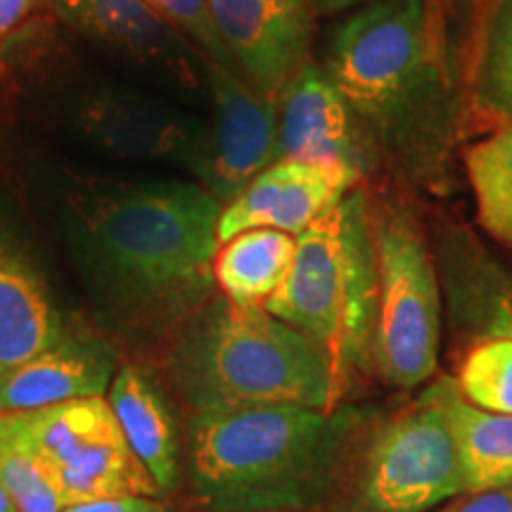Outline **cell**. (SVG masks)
Listing matches in <instances>:
<instances>
[{
	"label": "cell",
	"mask_w": 512,
	"mask_h": 512,
	"mask_svg": "<svg viewBox=\"0 0 512 512\" xmlns=\"http://www.w3.org/2000/svg\"><path fill=\"white\" fill-rule=\"evenodd\" d=\"M439 512H512V486L465 494L446 503Z\"/></svg>",
	"instance_id": "cell-26"
},
{
	"label": "cell",
	"mask_w": 512,
	"mask_h": 512,
	"mask_svg": "<svg viewBox=\"0 0 512 512\" xmlns=\"http://www.w3.org/2000/svg\"><path fill=\"white\" fill-rule=\"evenodd\" d=\"M121 432L159 491L178 479V434L174 418L155 382L136 366H121L107 392Z\"/></svg>",
	"instance_id": "cell-18"
},
{
	"label": "cell",
	"mask_w": 512,
	"mask_h": 512,
	"mask_svg": "<svg viewBox=\"0 0 512 512\" xmlns=\"http://www.w3.org/2000/svg\"><path fill=\"white\" fill-rule=\"evenodd\" d=\"M117 354L105 339L64 335L0 384V415L36 413L76 399L107 396Z\"/></svg>",
	"instance_id": "cell-17"
},
{
	"label": "cell",
	"mask_w": 512,
	"mask_h": 512,
	"mask_svg": "<svg viewBox=\"0 0 512 512\" xmlns=\"http://www.w3.org/2000/svg\"><path fill=\"white\" fill-rule=\"evenodd\" d=\"M460 451L427 384L420 399L377 425L356 475L358 512H432L465 496Z\"/></svg>",
	"instance_id": "cell-7"
},
{
	"label": "cell",
	"mask_w": 512,
	"mask_h": 512,
	"mask_svg": "<svg viewBox=\"0 0 512 512\" xmlns=\"http://www.w3.org/2000/svg\"><path fill=\"white\" fill-rule=\"evenodd\" d=\"M159 17L174 27L178 34L188 38L209 62L235 72L226 46L221 43L219 31L214 27L207 0H145Z\"/></svg>",
	"instance_id": "cell-25"
},
{
	"label": "cell",
	"mask_w": 512,
	"mask_h": 512,
	"mask_svg": "<svg viewBox=\"0 0 512 512\" xmlns=\"http://www.w3.org/2000/svg\"><path fill=\"white\" fill-rule=\"evenodd\" d=\"M62 512H166V505L155 498L143 496H121V498H102V501L67 505Z\"/></svg>",
	"instance_id": "cell-27"
},
{
	"label": "cell",
	"mask_w": 512,
	"mask_h": 512,
	"mask_svg": "<svg viewBox=\"0 0 512 512\" xmlns=\"http://www.w3.org/2000/svg\"><path fill=\"white\" fill-rule=\"evenodd\" d=\"M223 204L195 181L83 178L64 228L91 290L140 320L188 318L214 290Z\"/></svg>",
	"instance_id": "cell-1"
},
{
	"label": "cell",
	"mask_w": 512,
	"mask_h": 512,
	"mask_svg": "<svg viewBox=\"0 0 512 512\" xmlns=\"http://www.w3.org/2000/svg\"><path fill=\"white\" fill-rule=\"evenodd\" d=\"M214 27L235 74L254 91L278 100L311 62L316 15L304 0H207Z\"/></svg>",
	"instance_id": "cell-11"
},
{
	"label": "cell",
	"mask_w": 512,
	"mask_h": 512,
	"mask_svg": "<svg viewBox=\"0 0 512 512\" xmlns=\"http://www.w3.org/2000/svg\"><path fill=\"white\" fill-rule=\"evenodd\" d=\"M323 72L375 159L437 190L456 143V93L427 0H373L332 31Z\"/></svg>",
	"instance_id": "cell-2"
},
{
	"label": "cell",
	"mask_w": 512,
	"mask_h": 512,
	"mask_svg": "<svg viewBox=\"0 0 512 512\" xmlns=\"http://www.w3.org/2000/svg\"><path fill=\"white\" fill-rule=\"evenodd\" d=\"M313 15H337V12H354L373 0H304Z\"/></svg>",
	"instance_id": "cell-29"
},
{
	"label": "cell",
	"mask_w": 512,
	"mask_h": 512,
	"mask_svg": "<svg viewBox=\"0 0 512 512\" xmlns=\"http://www.w3.org/2000/svg\"><path fill=\"white\" fill-rule=\"evenodd\" d=\"M64 335L46 273L17 230L0 221V384Z\"/></svg>",
	"instance_id": "cell-16"
},
{
	"label": "cell",
	"mask_w": 512,
	"mask_h": 512,
	"mask_svg": "<svg viewBox=\"0 0 512 512\" xmlns=\"http://www.w3.org/2000/svg\"><path fill=\"white\" fill-rule=\"evenodd\" d=\"M261 512H285V510H261Z\"/></svg>",
	"instance_id": "cell-31"
},
{
	"label": "cell",
	"mask_w": 512,
	"mask_h": 512,
	"mask_svg": "<svg viewBox=\"0 0 512 512\" xmlns=\"http://www.w3.org/2000/svg\"><path fill=\"white\" fill-rule=\"evenodd\" d=\"M444 309L458 335L512 339V271L467 228L441 230L432 245Z\"/></svg>",
	"instance_id": "cell-15"
},
{
	"label": "cell",
	"mask_w": 512,
	"mask_h": 512,
	"mask_svg": "<svg viewBox=\"0 0 512 512\" xmlns=\"http://www.w3.org/2000/svg\"><path fill=\"white\" fill-rule=\"evenodd\" d=\"M264 309L328 351L344 392L373 370L377 259L373 202L361 185L297 235L290 273Z\"/></svg>",
	"instance_id": "cell-5"
},
{
	"label": "cell",
	"mask_w": 512,
	"mask_h": 512,
	"mask_svg": "<svg viewBox=\"0 0 512 512\" xmlns=\"http://www.w3.org/2000/svg\"><path fill=\"white\" fill-rule=\"evenodd\" d=\"M358 185L361 178L347 169L275 162L223 204L219 245L252 228H275L297 238Z\"/></svg>",
	"instance_id": "cell-13"
},
{
	"label": "cell",
	"mask_w": 512,
	"mask_h": 512,
	"mask_svg": "<svg viewBox=\"0 0 512 512\" xmlns=\"http://www.w3.org/2000/svg\"><path fill=\"white\" fill-rule=\"evenodd\" d=\"M430 384L456 437L467 494L512 486V415L479 411L460 396L453 377Z\"/></svg>",
	"instance_id": "cell-19"
},
{
	"label": "cell",
	"mask_w": 512,
	"mask_h": 512,
	"mask_svg": "<svg viewBox=\"0 0 512 512\" xmlns=\"http://www.w3.org/2000/svg\"><path fill=\"white\" fill-rule=\"evenodd\" d=\"M465 174L475 195L477 223L512 249V121L467 147Z\"/></svg>",
	"instance_id": "cell-21"
},
{
	"label": "cell",
	"mask_w": 512,
	"mask_h": 512,
	"mask_svg": "<svg viewBox=\"0 0 512 512\" xmlns=\"http://www.w3.org/2000/svg\"><path fill=\"white\" fill-rule=\"evenodd\" d=\"M297 238L275 228H252L219 245L214 283L242 306H264L290 273Z\"/></svg>",
	"instance_id": "cell-20"
},
{
	"label": "cell",
	"mask_w": 512,
	"mask_h": 512,
	"mask_svg": "<svg viewBox=\"0 0 512 512\" xmlns=\"http://www.w3.org/2000/svg\"><path fill=\"white\" fill-rule=\"evenodd\" d=\"M358 415L290 406L202 413L192 420L190 475L219 512H302L342 482Z\"/></svg>",
	"instance_id": "cell-3"
},
{
	"label": "cell",
	"mask_w": 512,
	"mask_h": 512,
	"mask_svg": "<svg viewBox=\"0 0 512 512\" xmlns=\"http://www.w3.org/2000/svg\"><path fill=\"white\" fill-rule=\"evenodd\" d=\"M0 484L17 512H62L22 415H0Z\"/></svg>",
	"instance_id": "cell-22"
},
{
	"label": "cell",
	"mask_w": 512,
	"mask_h": 512,
	"mask_svg": "<svg viewBox=\"0 0 512 512\" xmlns=\"http://www.w3.org/2000/svg\"><path fill=\"white\" fill-rule=\"evenodd\" d=\"M278 145L275 162H302L347 169L358 178L375 166L347 102L316 62L304 64L287 81L278 100Z\"/></svg>",
	"instance_id": "cell-12"
},
{
	"label": "cell",
	"mask_w": 512,
	"mask_h": 512,
	"mask_svg": "<svg viewBox=\"0 0 512 512\" xmlns=\"http://www.w3.org/2000/svg\"><path fill=\"white\" fill-rule=\"evenodd\" d=\"M204 86L211 98V121L192 181L228 204L254 176L275 164L278 105L240 74L209 60Z\"/></svg>",
	"instance_id": "cell-10"
},
{
	"label": "cell",
	"mask_w": 512,
	"mask_h": 512,
	"mask_svg": "<svg viewBox=\"0 0 512 512\" xmlns=\"http://www.w3.org/2000/svg\"><path fill=\"white\" fill-rule=\"evenodd\" d=\"M31 5L34 0H0V36H8L29 15Z\"/></svg>",
	"instance_id": "cell-28"
},
{
	"label": "cell",
	"mask_w": 512,
	"mask_h": 512,
	"mask_svg": "<svg viewBox=\"0 0 512 512\" xmlns=\"http://www.w3.org/2000/svg\"><path fill=\"white\" fill-rule=\"evenodd\" d=\"M453 382L479 411L512 415V339L472 342Z\"/></svg>",
	"instance_id": "cell-24"
},
{
	"label": "cell",
	"mask_w": 512,
	"mask_h": 512,
	"mask_svg": "<svg viewBox=\"0 0 512 512\" xmlns=\"http://www.w3.org/2000/svg\"><path fill=\"white\" fill-rule=\"evenodd\" d=\"M377 311L373 370L394 389H418L437 373L441 294L437 261L418 216L403 204L373 207Z\"/></svg>",
	"instance_id": "cell-6"
},
{
	"label": "cell",
	"mask_w": 512,
	"mask_h": 512,
	"mask_svg": "<svg viewBox=\"0 0 512 512\" xmlns=\"http://www.w3.org/2000/svg\"><path fill=\"white\" fill-rule=\"evenodd\" d=\"M169 375L195 415L280 403L337 411L344 396L320 344L264 306L235 304L223 294L185 318Z\"/></svg>",
	"instance_id": "cell-4"
},
{
	"label": "cell",
	"mask_w": 512,
	"mask_h": 512,
	"mask_svg": "<svg viewBox=\"0 0 512 512\" xmlns=\"http://www.w3.org/2000/svg\"><path fill=\"white\" fill-rule=\"evenodd\" d=\"M22 418L62 508L162 494L128 446L107 396L67 401Z\"/></svg>",
	"instance_id": "cell-8"
},
{
	"label": "cell",
	"mask_w": 512,
	"mask_h": 512,
	"mask_svg": "<svg viewBox=\"0 0 512 512\" xmlns=\"http://www.w3.org/2000/svg\"><path fill=\"white\" fill-rule=\"evenodd\" d=\"M475 100L491 117L512 121V0H494L475 69Z\"/></svg>",
	"instance_id": "cell-23"
},
{
	"label": "cell",
	"mask_w": 512,
	"mask_h": 512,
	"mask_svg": "<svg viewBox=\"0 0 512 512\" xmlns=\"http://www.w3.org/2000/svg\"><path fill=\"white\" fill-rule=\"evenodd\" d=\"M72 126L105 155L128 162H166L192 176L207 136V121L157 95L124 86H95L74 102Z\"/></svg>",
	"instance_id": "cell-9"
},
{
	"label": "cell",
	"mask_w": 512,
	"mask_h": 512,
	"mask_svg": "<svg viewBox=\"0 0 512 512\" xmlns=\"http://www.w3.org/2000/svg\"><path fill=\"white\" fill-rule=\"evenodd\" d=\"M0 512H17V508H15V503L10 501V496H8V491L3 489V484H0Z\"/></svg>",
	"instance_id": "cell-30"
},
{
	"label": "cell",
	"mask_w": 512,
	"mask_h": 512,
	"mask_svg": "<svg viewBox=\"0 0 512 512\" xmlns=\"http://www.w3.org/2000/svg\"><path fill=\"white\" fill-rule=\"evenodd\" d=\"M57 15L114 53L178 83L183 91L192 93L204 83L207 57L145 0H57Z\"/></svg>",
	"instance_id": "cell-14"
}]
</instances>
